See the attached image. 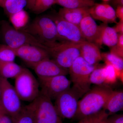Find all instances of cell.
Returning a JSON list of instances; mask_svg holds the SVG:
<instances>
[{
  "mask_svg": "<svg viewBox=\"0 0 123 123\" xmlns=\"http://www.w3.org/2000/svg\"><path fill=\"white\" fill-rule=\"evenodd\" d=\"M38 80L40 91L52 100H55L61 94L69 89L72 83L65 75L38 78Z\"/></svg>",
  "mask_w": 123,
  "mask_h": 123,
  "instance_id": "30bf717a",
  "label": "cell"
},
{
  "mask_svg": "<svg viewBox=\"0 0 123 123\" xmlns=\"http://www.w3.org/2000/svg\"><path fill=\"white\" fill-rule=\"evenodd\" d=\"M79 26L82 34L86 40L97 44L99 47L101 25H97L89 13L83 18Z\"/></svg>",
  "mask_w": 123,
  "mask_h": 123,
  "instance_id": "5bb4252c",
  "label": "cell"
},
{
  "mask_svg": "<svg viewBox=\"0 0 123 123\" xmlns=\"http://www.w3.org/2000/svg\"><path fill=\"white\" fill-rule=\"evenodd\" d=\"M0 90L1 103L6 114L14 119L23 108L21 99L14 87L8 80L0 76Z\"/></svg>",
  "mask_w": 123,
  "mask_h": 123,
  "instance_id": "ba28073f",
  "label": "cell"
},
{
  "mask_svg": "<svg viewBox=\"0 0 123 123\" xmlns=\"http://www.w3.org/2000/svg\"><path fill=\"white\" fill-rule=\"evenodd\" d=\"M43 43L60 40L56 25L50 16L38 17L23 29Z\"/></svg>",
  "mask_w": 123,
  "mask_h": 123,
  "instance_id": "5b68a950",
  "label": "cell"
},
{
  "mask_svg": "<svg viewBox=\"0 0 123 123\" xmlns=\"http://www.w3.org/2000/svg\"><path fill=\"white\" fill-rule=\"evenodd\" d=\"M52 101L40 91L38 97L27 105L32 114L33 123H63Z\"/></svg>",
  "mask_w": 123,
  "mask_h": 123,
  "instance_id": "3957f363",
  "label": "cell"
},
{
  "mask_svg": "<svg viewBox=\"0 0 123 123\" xmlns=\"http://www.w3.org/2000/svg\"><path fill=\"white\" fill-rule=\"evenodd\" d=\"M115 11L117 18H118L119 20L123 21V6H117Z\"/></svg>",
  "mask_w": 123,
  "mask_h": 123,
  "instance_id": "836d02e7",
  "label": "cell"
},
{
  "mask_svg": "<svg viewBox=\"0 0 123 123\" xmlns=\"http://www.w3.org/2000/svg\"><path fill=\"white\" fill-rule=\"evenodd\" d=\"M50 17L56 25L60 40L79 44L86 41L82 34L79 26L64 20L58 14Z\"/></svg>",
  "mask_w": 123,
  "mask_h": 123,
  "instance_id": "8fae6325",
  "label": "cell"
},
{
  "mask_svg": "<svg viewBox=\"0 0 123 123\" xmlns=\"http://www.w3.org/2000/svg\"><path fill=\"white\" fill-rule=\"evenodd\" d=\"M107 123H123V114H115L108 117Z\"/></svg>",
  "mask_w": 123,
  "mask_h": 123,
  "instance_id": "1f68e13d",
  "label": "cell"
},
{
  "mask_svg": "<svg viewBox=\"0 0 123 123\" xmlns=\"http://www.w3.org/2000/svg\"><path fill=\"white\" fill-rule=\"evenodd\" d=\"M114 5L117 7L118 6H123V0H111Z\"/></svg>",
  "mask_w": 123,
  "mask_h": 123,
  "instance_id": "8d00e7d4",
  "label": "cell"
},
{
  "mask_svg": "<svg viewBox=\"0 0 123 123\" xmlns=\"http://www.w3.org/2000/svg\"><path fill=\"white\" fill-rule=\"evenodd\" d=\"M16 56L13 49L6 44L0 45V61L13 62Z\"/></svg>",
  "mask_w": 123,
  "mask_h": 123,
  "instance_id": "83f0119b",
  "label": "cell"
},
{
  "mask_svg": "<svg viewBox=\"0 0 123 123\" xmlns=\"http://www.w3.org/2000/svg\"><path fill=\"white\" fill-rule=\"evenodd\" d=\"M97 67V65L90 64L80 56L69 68L70 80L73 84L72 88L81 98L91 89L90 77L92 71Z\"/></svg>",
  "mask_w": 123,
  "mask_h": 123,
  "instance_id": "277c9868",
  "label": "cell"
},
{
  "mask_svg": "<svg viewBox=\"0 0 123 123\" xmlns=\"http://www.w3.org/2000/svg\"><path fill=\"white\" fill-rule=\"evenodd\" d=\"M0 31L6 44L13 49L28 44L44 48L42 42L33 36L22 30H16L6 21H1Z\"/></svg>",
  "mask_w": 123,
  "mask_h": 123,
  "instance_id": "8992f818",
  "label": "cell"
},
{
  "mask_svg": "<svg viewBox=\"0 0 123 123\" xmlns=\"http://www.w3.org/2000/svg\"><path fill=\"white\" fill-rule=\"evenodd\" d=\"M81 55L89 63L97 65L102 60L99 47L97 44L86 41L80 44Z\"/></svg>",
  "mask_w": 123,
  "mask_h": 123,
  "instance_id": "2e32d148",
  "label": "cell"
},
{
  "mask_svg": "<svg viewBox=\"0 0 123 123\" xmlns=\"http://www.w3.org/2000/svg\"><path fill=\"white\" fill-rule=\"evenodd\" d=\"M95 3L94 0H55V4L66 8L75 9L91 7Z\"/></svg>",
  "mask_w": 123,
  "mask_h": 123,
  "instance_id": "7402d4cb",
  "label": "cell"
},
{
  "mask_svg": "<svg viewBox=\"0 0 123 123\" xmlns=\"http://www.w3.org/2000/svg\"><path fill=\"white\" fill-rule=\"evenodd\" d=\"M113 90L109 85L96 86L86 92L79 100L76 113L74 118L80 120L104 109Z\"/></svg>",
  "mask_w": 123,
  "mask_h": 123,
  "instance_id": "6da1fadb",
  "label": "cell"
},
{
  "mask_svg": "<svg viewBox=\"0 0 123 123\" xmlns=\"http://www.w3.org/2000/svg\"><path fill=\"white\" fill-rule=\"evenodd\" d=\"M102 0L103 1H104V2H107H107L110 1L111 0Z\"/></svg>",
  "mask_w": 123,
  "mask_h": 123,
  "instance_id": "ab89813d",
  "label": "cell"
},
{
  "mask_svg": "<svg viewBox=\"0 0 123 123\" xmlns=\"http://www.w3.org/2000/svg\"><path fill=\"white\" fill-rule=\"evenodd\" d=\"M43 43L50 58L65 68L68 69L75 60L81 55L80 44L63 40Z\"/></svg>",
  "mask_w": 123,
  "mask_h": 123,
  "instance_id": "7a4b0ae2",
  "label": "cell"
},
{
  "mask_svg": "<svg viewBox=\"0 0 123 123\" xmlns=\"http://www.w3.org/2000/svg\"><path fill=\"white\" fill-rule=\"evenodd\" d=\"M106 123H107V121H106Z\"/></svg>",
  "mask_w": 123,
  "mask_h": 123,
  "instance_id": "b9f144b4",
  "label": "cell"
},
{
  "mask_svg": "<svg viewBox=\"0 0 123 123\" xmlns=\"http://www.w3.org/2000/svg\"><path fill=\"white\" fill-rule=\"evenodd\" d=\"M4 114V113H2V112L0 110V116L2 114Z\"/></svg>",
  "mask_w": 123,
  "mask_h": 123,
  "instance_id": "60d3db41",
  "label": "cell"
},
{
  "mask_svg": "<svg viewBox=\"0 0 123 123\" xmlns=\"http://www.w3.org/2000/svg\"><path fill=\"white\" fill-rule=\"evenodd\" d=\"M38 81L32 73L24 68L15 78L14 88L21 100L32 102L38 97L40 91Z\"/></svg>",
  "mask_w": 123,
  "mask_h": 123,
  "instance_id": "52a82bcc",
  "label": "cell"
},
{
  "mask_svg": "<svg viewBox=\"0 0 123 123\" xmlns=\"http://www.w3.org/2000/svg\"><path fill=\"white\" fill-rule=\"evenodd\" d=\"M89 12L94 20L101 21L104 24L117 23L115 10L107 2L95 3L89 7Z\"/></svg>",
  "mask_w": 123,
  "mask_h": 123,
  "instance_id": "9a60e30c",
  "label": "cell"
},
{
  "mask_svg": "<svg viewBox=\"0 0 123 123\" xmlns=\"http://www.w3.org/2000/svg\"><path fill=\"white\" fill-rule=\"evenodd\" d=\"M89 7L68 9L62 8L59 10L58 15L67 21L79 26L83 18L89 13Z\"/></svg>",
  "mask_w": 123,
  "mask_h": 123,
  "instance_id": "e0dca14e",
  "label": "cell"
},
{
  "mask_svg": "<svg viewBox=\"0 0 123 123\" xmlns=\"http://www.w3.org/2000/svg\"><path fill=\"white\" fill-rule=\"evenodd\" d=\"M101 55L105 64L111 65L119 72H123V58L111 52L102 53Z\"/></svg>",
  "mask_w": 123,
  "mask_h": 123,
  "instance_id": "d4e9b609",
  "label": "cell"
},
{
  "mask_svg": "<svg viewBox=\"0 0 123 123\" xmlns=\"http://www.w3.org/2000/svg\"><path fill=\"white\" fill-rule=\"evenodd\" d=\"M55 0H36L31 11L37 14L42 13L55 5Z\"/></svg>",
  "mask_w": 123,
  "mask_h": 123,
  "instance_id": "f1b7e54d",
  "label": "cell"
},
{
  "mask_svg": "<svg viewBox=\"0 0 123 123\" xmlns=\"http://www.w3.org/2000/svg\"><path fill=\"white\" fill-rule=\"evenodd\" d=\"M91 84L97 86L105 85V76L103 66L97 68L92 71L90 77ZM106 85V84H105Z\"/></svg>",
  "mask_w": 123,
  "mask_h": 123,
  "instance_id": "4316f807",
  "label": "cell"
},
{
  "mask_svg": "<svg viewBox=\"0 0 123 123\" xmlns=\"http://www.w3.org/2000/svg\"><path fill=\"white\" fill-rule=\"evenodd\" d=\"M36 0H27L26 8L30 10H31L34 7Z\"/></svg>",
  "mask_w": 123,
  "mask_h": 123,
  "instance_id": "d590c367",
  "label": "cell"
},
{
  "mask_svg": "<svg viewBox=\"0 0 123 123\" xmlns=\"http://www.w3.org/2000/svg\"><path fill=\"white\" fill-rule=\"evenodd\" d=\"M13 50L16 56L21 59L32 68L42 61L50 58L45 49L35 45L25 44Z\"/></svg>",
  "mask_w": 123,
  "mask_h": 123,
  "instance_id": "7c38bea8",
  "label": "cell"
},
{
  "mask_svg": "<svg viewBox=\"0 0 123 123\" xmlns=\"http://www.w3.org/2000/svg\"><path fill=\"white\" fill-rule=\"evenodd\" d=\"M101 31L99 39V47L102 44L112 47L117 44L118 34L114 27L108 26L107 24H101Z\"/></svg>",
  "mask_w": 123,
  "mask_h": 123,
  "instance_id": "ac0fdd59",
  "label": "cell"
},
{
  "mask_svg": "<svg viewBox=\"0 0 123 123\" xmlns=\"http://www.w3.org/2000/svg\"><path fill=\"white\" fill-rule=\"evenodd\" d=\"M113 27L118 34H123V21L119 20V21L117 22L116 25Z\"/></svg>",
  "mask_w": 123,
  "mask_h": 123,
  "instance_id": "e575fe53",
  "label": "cell"
},
{
  "mask_svg": "<svg viewBox=\"0 0 123 123\" xmlns=\"http://www.w3.org/2000/svg\"><path fill=\"white\" fill-rule=\"evenodd\" d=\"M27 0H7L2 8L8 16L24 9Z\"/></svg>",
  "mask_w": 123,
  "mask_h": 123,
  "instance_id": "603a6c76",
  "label": "cell"
},
{
  "mask_svg": "<svg viewBox=\"0 0 123 123\" xmlns=\"http://www.w3.org/2000/svg\"><path fill=\"white\" fill-rule=\"evenodd\" d=\"M6 0H0V7H3Z\"/></svg>",
  "mask_w": 123,
  "mask_h": 123,
  "instance_id": "f35d334b",
  "label": "cell"
},
{
  "mask_svg": "<svg viewBox=\"0 0 123 123\" xmlns=\"http://www.w3.org/2000/svg\"><path fill=\"white\" fill-rule=\"evenodd\" d=\"M0 123H13V121L11 117L3 114L0 116Z\"/></svg>",
  "mask_w": 123,
  "mask_h": 123,
  "instance_id": "d6a6232c",
  "label": "cell"
},
{
  "mask_svg": "<svg viewBox=\"0 0 123 123\" xmlns=\"http://www.w3.org/2000/svg\"><path fill=\"white\" fill-rule=\"evenodd\" d=\"M12 119L13 123H33L32 114L27 106H23L20 114Z\"/></svg>",
  "mask_w": 123,
  "mask_h": 123,
  "instance_id": "f546056e",
  "label": "cell"
},
{
  "mask_svg": "<svg viewBox=\"0 0 123 123\" xmlns=\"http://www.w3.org/2000/svg\"><path fill=\"white\" fill-rule=\"evenodd\" d=\"M109 116L107 111L103 109L97 113L82 118L78 123H106Z\"/></svg>",
  "mask_w": 123,
  "mask_h": 123,
  "instance_id": "484cf974",
  "label": "cell"
},
{
  "mask_svg": "<svg viewBox=\"0 0 123 123\" xmlns=\"http://www.w3.org/2000/svg\"><path fill=\"white\" fill-rule=\"evenodd\" d=\"M38 78L50 77L69 74L68 69L65 68L51 58L42 61L33 68Z\"/></svg>",
  "mask_w": 123,
  "mask_h": 123,
  "instance_id": "4fadbf2b",
  "label": "cell"
},
{
  "mask_svg": "<svg viewBox=\"0 0 123 123\" xmlns=\"http://www.w3.org/2000/svg\"><path fill=\"white\" fill-rule=\"evenodd\" d=\"M123 108V91H113L108 97L103 109L107 111L110 116L121 111Z\"/></svg>",
  "mask_w": 123,
  "mask_h": 123,
  "instance_id": "d6986e66",
  "label": "cell"
},
{
  "mask_svg": "<svg viewBox=\"0 0 123 123\" xmlns=\"http://www.w3.org/2000/svg\"><path fill=\"white\" fill-rule=\"evenodd\" d=\"M80 98L79 94L72 87L59 95L55 99L54 105L59 115L63 118H74Z\"/></svg>",
  "mask_w": 123,
  "mask_h": 123,
  "instance_id": "9c48e42d",
  "label": "cell"
},
{
  "mask_svg": "<svg viewBox=\"0 0 123 123\" xmlns=\"http://www.w3.org/2000/svg\"><path fill=\"white\" fill-rule=\"evenodd\" d=\"M12 26L18 30H21L27 26L29 20V16L24 9L8 16Z\"/></svg>",
  "mask_w": 123,
  "mask_h": 123,
  "instance_id": "44dd1931",
  "label": "cell"
},
{
  "mask_svg": "<svg viewBox=\"0 0 123 123\" xmlns=\"http://www.w3.org/2000/svg\"><path fill=\"white\" fill-rule=\"evenodd\" d=\"M103 67L106 85L115 84L118 78L121 79V81L122 80L123 81V72H118L114 67L110 64H105Z\"/></svg>",
  "mask_w": 123,
  "mask_h": 123,
  "instance_id": "cb8c5ba5",
  "label": "cell"
},
{
  "mask_svg": "<svg viewBox=\"0 0 123 123\" xmlns=\"http://www.w3.org/2000/svg\"><path fill=\"white\" fill-rule=\"evenodd\" d=\"M0 110L1 111L2 113H4V114H5L4 111V109H3V107H2V103H1V99L0 90Z\"/></svg>",
  "mask_w": 123,
  "mask_h": 123,
  "instance_id": "74e56055",
  "label": "cell"
},
{
  "mask_svg": "<svg viewBox=\"0 0 123 123\" xmlns=\"http://www.w3.org/2000/svg\"><path fill=\"white\" fill-rule=\"evenodd\" d=\"M111 53L123 58V34H118L117 43L114 47L111 48Z\"/></svg>",
  "mask_w": 123,
  "mask_h": 123,
  "instance_id": "4dcf8cb0",
  "label": "cell"
},
{
  "mask_svg": "<svg viewBox=\"0 0 123 123\" xmlns=\"http://www.w3.org/2000/svg\"><path fill=\"white\" fill-rule=\"evenodd\" d=\"M24 68L14 62L0 61V76L6 79H15L22 72Z\"/></svg>",
  "mask_w": 123,
  "mask_h": 123,
  "instance_id": "ffe728a7",
  "label": "cell"
}]
</instances>
